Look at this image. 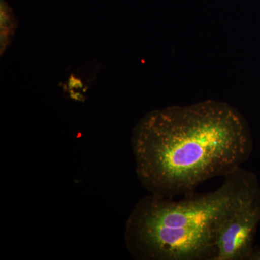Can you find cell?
<instances>
[{"label":"cell","mask_w":260,"mask_h":260,"mask_svg":"<svg viewBox=\"0 0 260 260\" xmlns=\"http://www.w3.org/2000/svg\"><path fill=\"white\" fill-rule=\"evenodd\" d=\"M245 121L227 103L207 100L148 113L135 125V172L150 194H194L212 178L241 168L251 153Z\"/></svg>","instance_id":"6da1fadb"},{"label":"cell","mask_w":260,"mask_h":260,"mask_svg":"<svg viewBox=\"0 0 260 260\" xmlns=\"http://www.w3.org/2000/svg\"><path fill=\"white\" fill-rule=\"evenodd\" d=\"M256 179L241 167L206 194L178 201L147 195L126 221L124 239L130 254L140 260H215L219 225Z\"/></svg>","instance_id":"7a4b0ae2"},{"label":"cell","mask_w":260,"mask_h":260,"mask_svg":"<svg viewBox=\"0 0 260 260\" xmlns=\"http://www.w3.org/2000/svg\"><path fill=\"white\" fill-rule=\"evenodd\" d=\"M260 221V187L256 179L219 225L215 260L247 259Z\"/></svg>","instance_id":"3957f363"},{"label":"cell","mask_w":260,"mask_h":260,"mask_svg":"<svg viewBox=\"0 0 260 260\" xmlns=\"http://www.w3.org/2000/svg\"><path fill=\"white\" fill-rule=\"evenodd\" d=\"M15 30L14 20L12 18L10 9L4 1L1 2V30L2 50L5 49L7 43L9 42V38L12 37Z\"/></svg>","instance_id":"277c9868"},{"label":"cell","mask_w":260,"mask_h":260,"mask_svg":"<svg viewBox=\"0 0 260 260\" xmlns=\"http://www.w3.org/2000/svg\"><path fill=\"white\" fill-rule=\"evenodd\" d=\"M247 259L260 260V249H253Z\"/></svg>","instance_id":"5b68a950"}]
</instances>
